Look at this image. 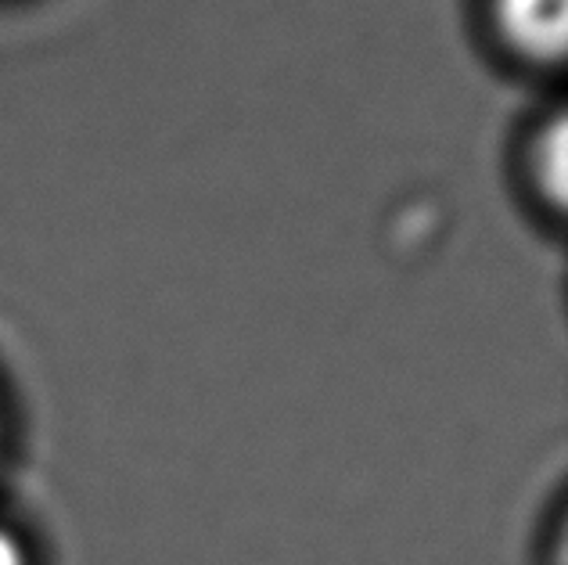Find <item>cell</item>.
Segmentation results:
<instances>
[{
	"mask_svg": "<svg viewBox=\"0 0 568 565\" xmlns=\"http://www.w3.org/2000/svg\"><path fill=\"white\" fill-rule=\"evenodd\" d=\"M504 43L526 62L558 65L568 40V0H493Z\"/></svg>",
	"mask_w": 568,
	"mask_h": 565,
	"instance_id": "obj_1",
	"label": "cell"
},
{
	"mask_svg": "<svg viewBox=\"0 0 568 565\" xmlns=\"http://www.w3.org/2000/svg\"><path fill=\"white\" fill-rule=\"evenodd\" d=\"M0 565H29L26 562V547L19 544L11 529L0 526Z\"/></svg>",
	"mask_w": 568,
	"mask_h": 565,
	"instance_id": "obj_2",
	"label": "cell"
}]
</instances>
